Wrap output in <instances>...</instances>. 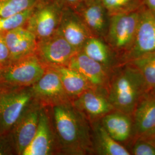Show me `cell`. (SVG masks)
Returning <instances> with one entry per match:
<instances>
[{
	"instance_id": "cell-1",
	"label": "cell",
	"mask_w": 155,
	"mask_h": 155,
	"mask_svg": "<svg viewBox=\"0 0 155 155\" xmlns=\"http://www.w3.org/2000/svg\"><path fill=\"white\" fill-rule=\"evenodd\" d=\"M52 109L59 152L74 155L94 153L91 124L86 117L72 102L54 106Z\"/></svg>"
},
{
	"instance_id": "cell-2",
	"label": "cell",
	"mask_w": 155,
	"mask_h": 155,
	"mask_svg": "<svg viewBox=\"0 0 155 155\" xmlns=\"http://www.w3.org/2000/svg\"><path fill=\"white\" fill-rule=\"evenodd\" d=\"M149 90L139 69L127 62L112 70L107 95L115 110L132 116L139 101Z\"/></svg>"
},
{
	"instance_id": "cell-3",
	"label": "cell",
	"mask_w": 155,
	"mask_h": 155,
	"mask_svg": "<svg viewBox=\"0 0 155 155\" xmlns=\"http://www.w3.org/2000/svg\"><path fill=\"white\" fill-rule=\"evenodd\" d=\"M34 100L31 87L0 82V136L11 132L23 111Z\"/></svg>"
},
{
	"instance_id": "cell-4",
	"label": "cell",
	"mask_w": 155,
	"mask_h": 155,
	"mask_svg": "<svg viewBox=\"0 0 155 155\" xmlns=\"http://www.w3.org/2000/svg\"><path fill=\"white\" fill-rule=\"evenodd\" d=\"M141 11L132 10L110 16L105 39L108 45L118 56L119 61L133 45Z\"/></svg>"
},
{
	"instance_id": "cell-5",
	"label": "cell",
	"mask_w": 155,
	"mask_h": 155,
	"mask_svg": "<svg viewBox=\"0 0 155 155\" xmlns=\"http://www.w3.org/2000/svg\"><path fill=\"white\" fill-rule=\"evenodd\" d=\"M47 67L35 54L26 56L0 69V82L6 84L31 87L43 75Z\"/></svg>"
},
{
	"instance_id": "cell-6",
	"label": "cell",
	"mask_w": 155,
	"mask_h": 155,
	"mask_svg": "<svg viewBox=\"0 0 155 155\" xmlns=\"http://www.w3.org/2000/svg\"><path fill=\"white\" fill-rule=\"evenodd\" d=\"M63 11L55 1H41L36 5L25 27L38 41L47 38L58 31Z\"/></svg>"
},
{
	"instance_id": "cell-7",
	"label": "cell",
	"mask_w": 155,
	"mask_h": 155,
	"mask_svg": "<svg viewBox=\"0 0 155 155\" xmlns=\"http://www.w3.org/2000/svg\"><path fill=\"white\" fill-rule=\"evenodd\" d=\"M78 52L57 31L50 37L38 41L35 55L47 67L67 66Z\"/></svg>"
},
{
	"instance_id": "cell-8",
	"label": "cell",
	"mask_w": 155,
	"mask_h": 155,
	"mask_svg": "<svg viewBox=\"0 0 155 155\" xmlns=\"http://www.w3.org/2000/svg\"><path fill=\"white\" fill-rule=\"evenodd\" d=\"M31 87L33 97L45 107H52L71 102L62 85L58 74L50 67Z\"/></svg>"
},
{
	"instance_id": "cell-9",
	"label": "cell",
	"mask_w": 155,
	"mask_h": 155,
	"mask_svg": "<svg viewBox=\"0 0 155 155\" xmlns=\"http://www.w3.org/2000/svg\"><path fill=\"white\" fill-rule=\"evenodd\" d=\"M43 106L36 100L27 107L9 132L16 155H22L36 132Z\"/></svg>"
},
{
	"instance_id": "cell-10",
	"label": "cell",
	"mask_w": 155,
	"mask_h": 155,
	"mask_svg": "<svg viewBox=\"0 0 155 155\" xmlns=\"http://www.w3.org/2000/svg\"><path fill=\"white\" fill-rule=\"evenodd\" d=\"M155 51V18L150 10H142L135 39L130 50L120 59V64Z\"/></svg>"
},
{
	"instance_id": "cell-11",
	"label": "cell",
	"mask_w": 155,
	"mask_h": 155,
	"mask_svg": "<svg viewBox=\"0 0 155 155\" xmlns=\"http://www.w3.org/2000/svg\"><path fill=\"white\" fill-rule=\"evenodd\" d=\"M51 121L45 107L42 106L36 132L22 155H50L58 152V145Z\"/></svg>"
},
{
	"instance_id": "cell-12",
	"label": "cell",
	"mask_w": 155,
	"mask_h": 155,
	"mask_svg": "<svg viewBox=\"0 0 155 155\" xmlns=\"http://www.w3.org/2000/svg\"><path fill=\"white\" fill-rule=\"evenodd\" d=\"M67 66L81 74L93 88L107 93L112 71L90 58L81 51L73 56Z\"/></svg>"
},
{
	"instance_id": "cell-13",
	"label": "cell",
	"mask_w": 155,
	"mask_h": 155,
	"mask_svg": "<svg viewBox=\"0 0 155 155\" xmlns=\"http://www.w3.org/2000/svg\"><path fill=\"white\" fill-rule=\"evenodd\" d=\"M72 104L86 117L90 122L100 120L106 114L115 110L106 92L90 88L74 98Z\"/></svg>"
},
{
	"instance_id": "cell-14",
	"label": "cell",
	"mask_w": 155,
	"mask_h": 155,
	"mask_svg": "<svg viewBox=\"0 0 155 155\" xmlns=\"http://www.w3.org/2000/svg\"><path fill=\"white\" fill-rule=\"evenodd\" d=\"M134 136L143 138L155 131V90H150L142 97L132 114Z\"/></svg>"
},
{
	"instance_id": "cell-15",
	"label": "cell",
	"mask_w": 155,
	"mask_h": 155,
	"mask_svg": "<svg viewBox=\"0 0 155 155\" xmlns=\"http://www.w3.org/2000/svg\"><path fill=\"white\" fill-rule=\"evenodd\" d=\"M79 8H80L79 16L91 33L94 36L105 38L110 15L101 1L91 0L85 2L84 5Z\"/></svg>"
},
{
	"instance_id": "cell-16",
	"label": "cell",
	"mask_w": 155,
	"mask_h": 155,
	"mask_svg": "<svg viewBox=\"0 0 155 155\" xmlns=\"http://www.w3.org/2000/svg\"><path fill=\"white\" fill-rule=\"evenodd\" d=\"M58 32L78 51H81L86 41L93 36L80 17L70 11L63 12Z\"/></svg>"
},
{
	"instance_id": "cell-17",
	"label": "cell",
	"mask_w": 155,
	"mask_h": 155,
	"mask_svg": "<svg viewBox=\"0 0 155 155\" xmlns=\"http://www.w3.org/2000/svg\"><path fill=\"white\" fill-rule=\"evenodd\" d=\"M107 132L124 145H128L134 136L132 116L120 111L114 110L106 114L100 120Z\"/></svg>"
},
{
	"instance_id": "cell-18",
	"label": "cell",
	"mask_w": 155,
	"mask_h": 155,
	"mask_svg": "<svg viewBox=\"0 0 155 155\" xmlns=\"http://www.w3.org/2000/svg\"><path fill=\"white\" fill-rule=\"evenodd\" d=\"M4 35L12 62L35 54L38 40L25 27L16 28Z\"/></svg>"
},
{
	"instance_id": "cell-19",
	"label": "cell",
	"mask_w": 155,
	"mask_h": 155,
	"mask_svg": "<svg viewBox=\"0 0 155 155\" xmlns=\"http://www.w3.org/2000/svg\"><path fill=\"white\" fill-rule=\"evenodd\" d=\"M94 153L100 155H130L124 145L113 139L100 120L90 122Z\"/></svg>"
},
{
	"instance_id": "cell-20",
	"label": "cell",
	"mask_w": 155,
	"mask_h": 155,
	"mask_svg": "<svg viewBox=\"0 0 155 155\" xmlns=\"http://www.w3.org/2000/svg\"><path fill=\"white\" fill-rule=\"evenodd\" d=\"M81 51L90 58L112 71L120 65L118 56L102 38L93 36L83 45Z\"/></svg>"
},
{
	"instance_id": "cell-21",
	"label": "cell",
	"mask_w": 155,
	"mask_h": 155,
	"mask_svg": "<svg viewBox=\"0 0 155 155\" xmlns=\"http://www.w3.org/2000/svg\"><path fill=\"white\" fill-rule=\"evenodd\" d=\"M70 98H76L86 90L93 88L89 82L77 71L68 66L54 67Z\"/></svg>"
},
{
	"instance_id": "cell-22",
	"label": "cell",
	"mask_w": 155,
	"mask_h": 155,
	"mask_svg": "<svg viewBox=\"0 0 155 155\" xmlns=\"http://www.w3.org/2000/svg\"><path fill=\"white\" fill-rule=\"evenodd\" d=\"M129 62L139 69L150 90H155V51Z\"/></svg>"
},
{
	"instance_id": "cell-23",
	"label": "cell",
	"mask_w": 155,
	"mask_h": 155,
	"mask_svg": "<svg viewBox=\"0 0 155 155\" xmlns=\"http://www.w3.org/2000/svg\"><path fill=\"white\" fill-rule=\"evenodd\" d=\"M41 0H0V17L25 11L36 5Z\"/></svg>"
},
{
	"instance_id": "cell-24",
	"label": "cell",
	"mask_w": 155,
	"mask_h": 155,
	"mask_svg": "<svg viewBox=\"0 0 155 155\" xmlns=\"http://www.w3.org/2000/svg\"><path fill=\"white\" fill-rule=\"evenodd\" d=\"M35 6L11 16L0 17V34H4L16 28L25 27Z\"/></svg>"
},
{
	"instance_id": "cell-25",
	"label": "cell",
	"mask_w": 155,
	"mask_h": 155,
	"mask_svg": "<svg viewBox=\"0 0 155 155\" xmlns=\"http://www.w3.org/2000/svg\"><path fill=\"white\" fill-rule=\"evenodd\" d=\"M110 16L121 12L132 11L137 0H100Z\"/></svg>"
},
{
	"instance_id": "cell-26",
	"label": "cell",
	"mask_w": 155,
	"mask_h": 155,
	"mask_svg": "<svg viewBox=\"0 0 155 155\" xmlns=\"http://www.w3.org/2000/svg\"><path fill=\"white\" fill-rule=\"evenodd\" d=\"M127 147L130 155H155V147L147 141L141 138L132 140L127 145Z\"/></svg>"
},
{
	"instance_id": "cell-27",
	"label": "cell",
	"mask_w": 155,
	"mask_h": 155,
	"mask_svg": "<svg viewBox=\"0 0 155 155\" xmlns=\"http://www.w3.org/2000/svg\"><path fill=\"white\" fill-rule=\"evenodd\" d=\"M12 62L9 50L6 43L4 34H0V69L9 65Z\"/></svg>"
},
{
	"instance_id": "cell-28",
	"label": "cell",
	"mask_w": 155,
	"mask_h": 155,
	"mask_svg": "<svg viewBox=\"0 0 155 155\" xmlns=\"http://www.w3.org/2000/svg\"><path fill=\"white\" fill-rule=\"evenodd\" d=\"M16 154L9 133L0 136V155Z\"/></svg>"
},
{
	"instance_id": "cell-29",
	"label": "cell",
	"mask_w": 155,
	"mask_h": 155,
	"mask_svg": "<svg viewBox=\"0 0 155 155\" xmlns=\"http://www.w3.org/2000/svg\"><path fill=\"white\" fill-rule=\"evenodd\" d=\"M67 5L70 6L74 9H77L81 6L82 0H62Z\"/></svg>"
},
{
	"instance_id": "cell-30",
	"label": "cell",
	"mask_w": 155,
	"mask_h": 155,
	"mask_svg": "<svg viewBox=\"0 0 155 155\" xmlns=\"http://www.w3.org/2000/svg\"><path fill=\"white\" fill-rule=\"evenodd\" d=\"M141 139H144L145 140L147 141L148 143H150V144H152L155 147V131L150 135Z\"/></svg>"
},
{
	"instance_id": "cell-31",
	"label": "cell",
	"mask_w": 155,
	"mask_h": 155,
	"mask_svg": "<svg viewBox=\"0 0 155 155\" xmlns=\"http://www.w3.org/2000/svg\"><path fill=\"white\" fill-rule=\"evenodd\" d=\"M150 11L155 13V0H144Z\"/></svg>"
},
{
	"instance_id": "cell-32",
	"label": "cell",
	"mask_w": 155,
	"mask_h": 155,
	"mask_svg": "<svg viewBox=\"0 0 155 155\" xmlns=\"http://www.w3.org/2000/svg\"><path fill=\"white\" fill-rule=\"evenodd\" d=\"M82 1H84V2H88V1H91V0H82Z\"/></svg>"
},
{
	"instance_id": "cell-33",
	"label": "cell",
	"mask_w": 155,
	"mask_h": 155,
	"mask_svg": "<svg viewBox=\"0 0 155 155\" xmlns=\"http://www.w3.org/2000/svg\"><path fill=\"white\" fill-rule=\"evenodd\" d=\"M153 13V12H152ZM153 13V15H154V17H155V13Z\"/></svg>"
}]
</instances>
